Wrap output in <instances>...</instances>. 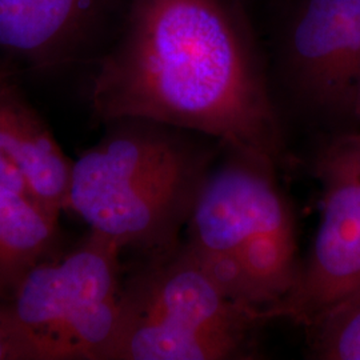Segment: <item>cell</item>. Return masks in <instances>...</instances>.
<instances>
[{
  "label": "cell",
  "instance_id": "4",
  "mask_svg": "<svg viewBox=\"0 0 360 360\" xmlns=\"http://www.w3.org/2000/svg\"><path fill=\"white\" fill-rule=\"evenodd\" d=\"M262 323L180 243L123 281L111 360L250 359Z\"/></svg>",
  "mask_w": 360,
  "mask_h": 360
},
{
  "label": "cell",
  "instance_id": "5",
  "mask_svg": "<svg viewBox=\"0 0 360 360\" xmlns=\"http://www.w3.org/2000/svg\"><path fill=\"white\" fill-rule=\"evenodd\" d=\"M123 250L87 238L27 272L0 302L19 360H111L122 318Z\"/></svg>",
  "mask_w": 360,
  "mask_h": 360
},
{
  "label": "cell",
  "instance_id": "7",
  "mask_svg": "<svg viewBox=\"0 0 360 360\" xmlns=\"http://www.w3.org/2000/svg\"><path fill=\"white\" fill-rule=\"evenodd\" d=\"M282 72L299 103L339 114L360 75V0H295Z\"/></svg>",
  "mask_w": 360,
  "mask_h": 360
},
{
  "label": "cell",
  "instance_id": "14",
  "mask_svg": "<svg viewBox=\"0 0 360 360\" xmlns=\"http://www.w3.org/2000/svg\"><path fill=\"white\" fill-rule=\"evenodd\" d=\"M339 114H343L354 124H360V75L356 79L354 87L349 91L347 99Z\"/></svg>",
  "mask_w": 360,
  "mask_h": 360
},
{
  "label": "cell",
  "instance_id": "3",
  "mask_svg": "<svg viewBox=\"0 0 360 360\" xmlns=\"http://www.w3.org/2000/svg\"><path fill=\"white\" fill-rule=\"evenodd\" d=\"M274 171L235 154L212 168L184 242L223 291L257 309L262 319L291 290L300 270L294 215Z\"/></svg>",
  "mask_w": 360,
  "mask_h": 360
},
{
  "label": "cell",
  "instance_id": "9",
  "mask_svg": "<svg viewBox=\"0 0 360 360\" xmlns=\"http://www.w3.org/2000/svg\"><path fill=\"white\" fill-rule=\"evenodd\" d=\"M107 0H0V52L37 70L71 62Z\"/></svg>",
  "mask_w": 360,
  "mask_h": 360
},
{
  "label": "cell",
  "instance_id": "11",
  "mask_svg": "<svg viewBox=\"0 0 360 360\" xmlns=\"http://www.w3.org/2000/svg\"><path fill=\"white\" fill-rule=\"evenodd\" d=\"M307 330L309 358L360 360V295L333 309Z\"/></svg>",
  "mask_w": 360,
  "mask_h": 360
},
{
  "label": "cell",
  "instance_id": "8",
  "mask_svg": "<svg viewBox=\"0 0 360 360\" xmlns=\"http://www.w3.org/2000/svg\"><path fill=\"white\" fill-rule=\"evenodd\" d=\"M72 162L31 105L10 65H0V186L65 211Z\"/></svg>",
  "mask_w": 360,
  "mask_h": 360
},
{
  "label": "cell",
  "instance_id": "13",
  "mask_svg": "<svg viewBox=\"0 0 360 360\" xmlns=\"http://www.w3.org/2000/svg\"><path fill=\"white\" fill-rule=\"evenodd\" d=\"M0 360H19V354L15 347L13 336L4 319L1 306H0Z\"/></svg>",
  "mask_w": 360,
  "mask_h": 360
},
{
  "label": "cell",
  "instance_id": "12",
  "mask_svg": "<svg viewBox=\"0 0 360 360\" xmlns=\"http://www.w3.org/2000/svg\"><path fill=\"white\" fill-rule=\"evenodd\" d=\"M335 146L347 156L348 159L358 168L360 174V134L359 132H347L333 141Z\"/></svg>",
  "mask_w": 360,
  "mask_h": 360
},
{
  "label": "cell",
  "instance_id": "6",
  "mask_svg": "<svg viewBox=\"0 0 360 360\" xmlns=\"http://www.w3.org/2000/svg\"><path fill=\"white\" fill-rule=\"evenodd\" d=\"M323 212L309 255L291 290L263 314L306 328L360 295V174L334 143L316 160Z\"/></svg>",
  "mask_w": 360,
  "mask_h": 360
},
{
  "label": "cell",
  "instance_id": "10",
  "mask_svg": "<svg viewBox=\"0 0 360 360\" xmlns=\"http://www.w3.org/2000/svg\"><path fill=\"white\" fill-rule=\"evenodd\" d=\"M58 218L23 193L0 186V302L41 260L52 257Z\"/></svg>",
  "mask_w": 360,
  "mask_h": 360
},
{
  "label": "cell",
  "instance_id": "2",
  "mask_svg": "<svg viewBox=\"0 0 360 360\" xmlns=\"http://www.w3.org/2000/svg\"><path fill=\"white\" fill-rule=\"evenodd\" d=\"M105 124L101 141L72 162L65 210L123 251L165 257L181 243L218 148L202 134L150 119Z\"/></svg>",
  "mask_w": 360,
  "mask_h": 360
},
{
  "label": "cell",
  "instance_id": "1",
  "mask_svg": "<svg viewBox=\"0 0 360 360\" xmlns=\"http://www.w3.org/2000/svg\"><path fill=\"white\" fill-rule=\"evenodd\" d=\"M92 111L202 134L263 166L287 163L283 127L240 0H132L99 62Z\"/></svg>",
  "mask_w": 360,
  "mask_h": 360
}]
</instances>
